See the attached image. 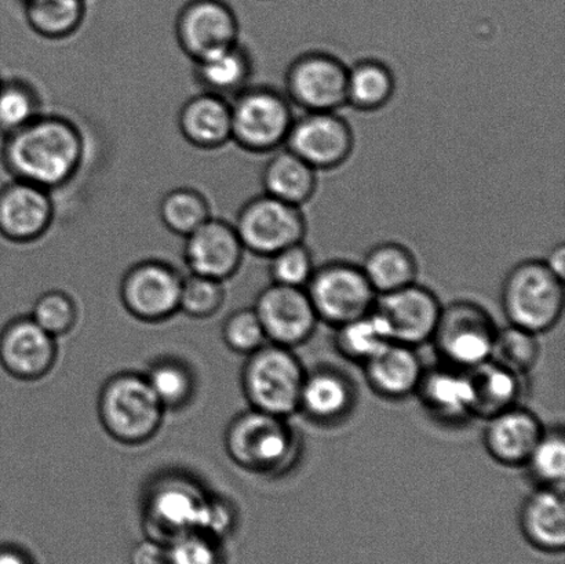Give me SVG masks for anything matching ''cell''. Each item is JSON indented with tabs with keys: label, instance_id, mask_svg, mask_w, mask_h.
I'll list each match as a JSON object with an SVG mask.
<instances>
[{
	"label": "cell",
	"instance_id": "d6986e66",
	"mask_svg": "<svg viewBox=\"0 0 565 564\" xmlns=\"http://www.w3.org/2000/svg\"><path fill=\"white\" fill-rule=\"evenodd\" d=\"M57 344L32 318L11 320L0 333V364L11 377L36 381L57 361Z\"/></svg>",
	"mask_w": 565,
	"mask_h": 564
},
{
	"label": "cell",
	"instance_id": "ee69618b",
	"mask_svg": "<svg viewBox=\"0 0 565 564\" xmlns=\"http://www.w3.org/2000/svg\"><path fill=\"white\" fill-rule=\"evenodd\" d=\"M0 564H35L30 554L13 545H0Z\"/></svg>",
	"mask_w": 565,
	"mask_h": 564
},
{
	"label": "cell",
	"instance_id": "52a82bcc",
	"mask_svg": "<svg viewBox=\"0 0 565 564\" xmlns=\"http://www.w3.org/2000/svg\"><path fill=\"white\" fill-rule=\"evenodd\" d=\"M497 330L494 318L484 307L458 300L441 308L430 342L443 364L469 372L490 361Z\"/></svg>",
	"mask_w": 565,
	"mask_h": 564
},
{
	"label": "cell",
	"instance_id": "3957f363",
	"mask_svg": "<svg viewBox=\"0 0 565 564\" xmlns=\"http://www.w3.org/2000/svg\"><path fill=\"white\" fill-rule=\"evenodd\" d=\"M564 300V279L553 274L544 259H524L503 279L501 306L509 324L536 336L561 322Z\"/></svg>",
	"mask_w": 565,
	"mask_h": 564
},
{
	"label": "cell",
	"instance_id": "277c9868",
	"mask_svg": "<svg viewBox=\"0 0 565 564\" xmlns=\"http://www.w3.org/2000/svg\"><path fill=\"white\" fill-rule=\"evenodd\" d=\"M307 369L291 348L267 342L247 357L242 386L252 408L290 418L298 413Z\"/></svg>",
	"mask_w": 565,
	"mask_h": 564
},
{
	"label": "cell",
	"instance_id": "ab89813d",
	"mask_svg": "<svg viewBox=\"0 0 565 564\" xmlns=\"http://www.w3.org/2000/svg\"><path fill=\"white\" fill-rule=\"evenodd\" d=\"M32 319L54 339L68 334L76 324L75 302L64 291L44 292L33 307Z\"/></svg>",
	"mask_w": 565,
	"mask_h": 564
},
{
	"label": "cell",
	"instance_id": "ac0fdd59",
	"mask_svg": "<svg viewBox=\"0 0 565 564\" xmlns=\"http://www.w3.org/2000/svg\"><path fill=\"white\" fill-rule=\"evenodd\" d=\"M184 240V262L191 274L224 281L241 269L246 251L234 223L212 217Z\"/></svg>",
	"mask_w": 565,
	"mask_h": 564
},
{
	"label": "cell",
	"instance_id": "74e56055",
	"mask_svg": "<svg viewBox=\"0 0 565 564\" xmlns=\"http://www.w3.org/2000/svg\"><path fill=\"white\" fill-rule=\"evenodd\" d=\"M224 281L191 274L182 279L180 311L188 317L204 319L213 317L224 306Z\"/></svg>",
	"mask_w": 565,
	"mask_h": 564
},
{
	"label": "cell",
	"instance_id": "8992f818",
	"mask_svg": "<svg viewBox=\"0 0 565 564\" xmlns=\"http://www.w3.org/2000/svg\"><path fill=\"white\" fill-rule=\"evenodd\" d=\"M294 105L269 86H248L231 99L232 142L250 153H273L285 147Z\"/></svg>",
	"mask_w": 565,
	"mask_h": 564
},
{
	"label": "cell",
	"instance_id": "60d3db41",
	"mask_svg": "<svg viewBox=\"0 0 565 564\" xmlns=\"http://www.w3.org/2000/svg\"><path fill=\"white\" fill-rule=\"evenodd\" d=\"M223 336L230 350L239 355H252L267 344V336L254 308L239 309L225 320Z\"/></svg>",
	"mask_w": 565,
	"mask_h": 564
},
{
	"label": "cell",
	"instance_id": "83f0119b",
	"mask_svg": "<svg viewBox=\"0 0 565 564\" xmlns=\"http://www.w3.org/2000/svg\"><path fill=\"white\" fill-rule=\"evenodd\" d=\"M262 182L267 195L301 207L315 195L318 170L287 148L278 149L265 163Z\"/></svg>",
	"mask_w": 565,
	"mask_h": 564
},
{
	"label": "cell",
	"instance_id": "9c48e42d",
	"mask_svg": "<svg viewBox=\"0 0 565 564\" xmlns=\"http://www.w3.org/2000/svg\"><path fill=\"white\" fill-rule=\"evenodd\" d=\"M245 251L270 258L307 235L301 207L267 195L254 196L239 209L234 223Z\"/></svg>",
	"mask_w": 565,
	"mask_h": 564
},
{
	"label": "cell",
	"instance_id": "6da1fadb",
	"mask_svg": "<svg viewBox=\"0 0 565 564\" xmlns=\"http://www.w3.org/2000/svg\"><path fill=\"white\" fill-rule=\"evenodd\" d=\"M86 157L81 127L64 115L42 114L14 135L3 138L0 160L11 179L50 192L71 184Z\"/></svg>",
	"mask_w": 565,
	"mask_h": 564
},
{
	"label": "cell",
	"instance_id": "b9f144b4",
	"mask_svg": "<svg viewBox=\"0 0 565 564\" xmlns=\"http://www.w3.org/2000/svg\"><path fill=\"white\" fill-rule=\"evenodd\" d=\"M221 541L206 534L190 532L171 540L168 564H225Z\"/></svg>",
	"mask_w": 565,
	"mask_h": 564
},
{
	"label": "cell",
	"instance_id": "30bf717a",
	"mask_svg": "<svg viewBox=\"0 0 565 564\" xmlns=\"http://www.w3.org/2000/svg\"><path fill=\"white\" fill-rule=\"evenodd\" d=\"M348 65L334 54L308 52L294 58L285 74V93L303 113H337L347 105Z\"/></svg>",
	"mask_w": 565,
	"mask_h": 564
},
{
	"label": "cell",
	"instance_id": "484cf974",
	"mask_svg": "<svg viewBox=\"0 0 565 564\" xmlns=\"http://www.w3.org/2000/svg\"><path fill=\"white\" fill-rule=\"evenodd\" d=\"M254 60L239 42L193 61V77L202 92L232 99L252 85Z\"/></svg>",
	"mask_w": 565,
	"mask_h": 564
},
{
	"label": "cell",
	"instance_id": "7bdbcfd3",
	"mask_svg": "<svg viewBox=\"0 0 565 564\" xmlns=\"http://www.w3.org/2000/svg\"><path fill=\"white\" fill-rule=\"evenodd\" d=\"M131 564H168V546L160 541L147 539L131 552Z\"/></svg>",
	"mask_w": 565,
	"mask_h": 564
},
{
	"label": "cell",
	"instance_id": "9a60e30c",
	"mask_svg": "<svg viewBox=\"0 0 565 564\" xmlns=\"http://www.w3.org/2000/svg\"><path fill=\"white\" fill-rule=\"evenodd\" d=\"M441 308L439 297L417 281L379 296L375 304V311L385 320L392 341L413 348L430 342Z\"/></svg>",
	"mask_w": 565,
	"mask_h": 564
},
{
	"label": "cell",
	"instance_id": "4fadbf2b",
	"mask_svg": "<svg viewBox=\"0 0 565 564\" xmlns=\"http://www.w3.org/2000/svg\"><path fill=\"white\" fill-rule=\"evenodd\" d=\"M351 125L338 113H303L296 116L285 148L315 170H331L345 163L353 151Z\"/></svg>",
	"mask_w": 565,
	"mask_h": 564
},
{
	"label": "cell",
	"instance_id": "bcb514c9",
	"mask_svg": "<svg viewBox=\"0 0 565 564\" xmlns=\"http://www.w3.org/2000/svg\"><path fill=\"white\" fill-rule=\"evenodd\" d=\"M20 2L22 6H26V4L39 2V0H20Z\"/></svg>",
	"mask_w": 565,
	"mask_h": 564
},
{
	"label": "cell",
	"instance_id": "f546056e",
	"mask_svg": "<svg viewBox=\"0 0 565 564\" xmlns=\"http://www.w3.org/2000/svg\"><path fill=\"white\" fill-rule=\"evenodd\" d=\"M396 79L385 63L375 58L358 61L348 66L347 105L362 113H374L391 102Z\"/></svg>",
	"mask_w": 565,
	"mask_h": 564
},
{
	"label": "cell",
	"instance_id": "d590c367",
	"mask_svg": "<svg viewBox=\"0 0 565 564\" xmlns=\"http://www.w3.org/2000/svg\"><path fill=\"white\" fill-rule=\"evenodd\" d=\"M540 358L539 336L513 324L497 330L491 361L527 377L539 364Z\"/></svg>",
	"mask_w": 565,
	"mask_h": 564
},
{
	"label": "cell",
	"instance_id": "7c38bea8",
	"mask_svg": "<svg viewBox=\"0 0 565 564\" xmlns=\"http://www.w3.org/2000/svg\"><path fill=\"white\" fill-rule=\"evenodd\" d=\"M239 19L225 0H188L174 24L177 44L192 63L239 42Z\"/></svg>",
	"mask_w": 565,
	"mask_h": 564
},
{
	"label": "cell",
	"instance_id": "d4e9b609",
	"mask_svg": "<svg viewBox=\"0 0 565 564\" xmlns=\"http://www.w3.org/2000/svg\"><path fill=\"white\" fill-rule=\"evenodd\" d=\"M177 126L193 148L217 151L232 142L231 99L207 92L198 93L182 104Z\"/></svg>",
	"mask_w": 565,
	"mask_h": 564
},
{
	"label": "cell",
	"instance_id": "7dc6e473",
	"mask_svg": "<svg viewBox=\"0 0 565 564\" xmlns=\"http://www.w3.org/2000/svg\"><path fill=\"white\" fill-rule=\"evenodd\" d=\"M0 82H2V76H0Z\"/></svg>",
	"mask_w": 565,
	"mask_h": 564
},
{
	"label": "cell",
	"instance_id": "cb8c5ba5",
	"mask_svg": "<svg viewBox=\"0 0 565 564\" xmlns=\"http://www.w3.org/2000/svg\"><path fill=\"white\" fill-rule=\"evenodd\" d=\"M362 368L370 390L387 401L415 395L426 369L417 348L398 342H391Z\"/></svg>",
	"mask_w": 565,
	"mask_h": 564
},
{
	"label": "cell",
	"instance_id": "603a6c76",
	"mask_svg": "<svg viewBox=\"0 0 565 564\" xmlns=\"http://www.w3.org/2000/svg\"><path fill=\"white\" fill-rule=\"evenodd\" d=\"M520 533L534 550L562 555L565 549V502L562 489L535 488L519 508Z\"/></svg>",
	"mask_w": 565,
	"mask_h": 564
},
{
	"label": "cell",
	"instance_id": "836d02e7",
	"mask_svg": "<svg viewBox=\"0 0 565 564\" xmlns=\"http://www.w3.org/2000/svg\"><path fill=\"white\" fill-rule=\"evenodd\" d=\"M44 114L41 93L25 77H2L0 82V138L24 129Z\"/></svg>",
	"mask_w": 565,
	"mask_h": 564
},
{
	"label": "cell",
	"instance_id": "ffe728a7",
	"mask_svg": "<svg viewBox=\"0 0 565 564\" xmlns=\"http://www.w3.org/2000/svg\"><path fill=\"white\" fill-rule=\"evenodd\" d=\"M358 400L351 375L334 366H319L307 370L298 413L320 427H334L352 416Z\"/></svg>",
	"mask_w": 565,
	"mask_h": 564
},
{
	"label": "cell",
	"instance_id": "7402d4cb",
	"mask_svg": "<svg viewBox=\"0 0 565 564\" xmlns=\"http://www.w3.org/2000/svg\"><path fill=\"white\" fill-rule=\"evenodd\" d=\"M415 395L437 423L458 427L475 418V395L469 373L456 368H426Z\"/></svg>",
	"mask_w": 565,
	"mask_h": 564
},
{
	"label": "cell",
	"instance_id": "2e32d148",
	"mask_svg": "<svg viewBox=\"0 0 565 564\" xmlns=\"http://www.w3.org/2000/svg\"><path fill=\"white\" fill-rule=\"evenodd\" d=\"M53 192L11 179L0 187V236L28 245L46 236L54 223Z\"/></svg>",
	"mask_w": 565,
	"mask_h": 564
},
{
	"label": "cell",
	"instance_id": "f6af8a7d",
	"mask_svg": "<svg viewBox=\"0 0 565 564\" xmlns=\"http://www.w3.org/2000/svg\"><path fill=\"white\" fill-rule=\"evenodd\" d=\"M546 267L552 270L553 274L557 275L558 278L564 279L565 274V247L563 243H558L555 247L547 253L544 259Z\"/></svg>",
	"mask_w": 565,
	"mask_h": 564
},
{
	"label": "cell",
	"instance_id": "5bb4252c",
	"mask_svg": "<svg viewBox=\"0 0 565 564\" xmlns=\"http://www.w3.org/2000/svg\"><path fill=\"white\" fill-rule=\"evenodd\" d=\"M268 342L286 348L312 339L320 322L307 290L273 284L259 292L254 306Z\"/></svg>",
	"mask_w": 565,
	"mask_h": 564
},
{
	"label": "cell",
	"instance_id": "ba28073f",
	"mask_svg": "<svg viewBox=\"0 0 565 564\" xmlns=\"http://www.w3.org/2000/svg\"><path fill=\"white\" fill-rule=\"evenodd\" d=\"M305 290L319 320L332 328L374 311L379 298L360 265L343 259L316 267Z\"/></svg>",
	"mask_w": 565,
	"mask_h": 564
},
{
	"label": "cell",
	"instance_id": "4dcf8cb0",
	"mask_svg": "<svg viewBox=\"0 0 565 564\" xmlns=\"http://www.w3.org/2000/svg\"><path fill=\"white\" fill-rule=\"evenodd\" d=\"M334 329L335 351L347 361L359 363L360 366L393 342L385 320L375 308L374 311Z\"/></svg>",
	"mask_w": 565,
	"mask_h": 564
},
{
	"label": "cell",
	"instance_id": "8fae6325",
	"mask_svg": "<svg viewBox=\"0 0 565 564\" xmlns=\"http://www.w3.org/2000/svg\"><path fill=\"white\" fill-rule=\"evenodd\" d=\"M182 279L179 269L160 259L137 263L121 279V302L142 322H162L180 311Z\"/></svg>",
	"mask_w": 565,
	"mask_h": 564
},
{
	"label": "cell",
	"instance_id": "f35d334b",
	"mask_svg": "<svg viewBox=\"0 0 565 564\" xmlns=\"http://www.w3.org/2000/svg\"><path fill=\"white\" fill-rule=\"evenodd\" d=\"M269 274L273 284L305 289L316 269L312 253L297 243L270 257Z\"/></svg>",
	"mask_w": 565,
	"mask_h": 564
},
{
	"label": "cell",
	"instance_id": "44dd1931",
	"mask_svg": "<svg viewBox=\"0 0 565 564\" xmlns=\"http://www.w3.org/2000/svg\"><path fill=\"white\" fill-rule=\"evenodd\" d=\"M545 425L530 408L519 405L486 419L483 445L492 460L508 468H524Z\"/></svg>",
	"mask_w": 565,
	"mask_h": 564
},
{
	"label": "cell",
	"instance_id": "e575fe53",
	"mask_svg": "<svg viewBox=\"0 0 565 564\" xmlns=\"http://www.w3.org/2000/svg\"><path fill=\"white\" fill-rule=\"evenodd\" d=\"M525 471L536 488L562 489L565 478V433L563 425L545 427L525 462Z\"/></svg>",
	"mask_w": 565,
	"mask_h": 564
},
{
	"label": "cell",
	"instance_id": "f1b7e54d",
	"mask_svg": "<svg viewBox=\"0 0 565 564\" xmlns=\"http://www.w3.org/2000/svg\"><path fill=\"white\" fill-rule=\"evenodd\" d=\"M360 268L379 296L413 285L418 276L417 258L397 242H382L371 247Z\"/></svg>",
	"mask_w": 565,
	"mask_h": 564
},
{
	"label": "cell",
	"instance_id": "8d00e7d4",
	"mask_svg": "<svg viewBox=\"0 0 565 564\" xmlns=\"http://www.w3.org/2000/svg\"><path fill=\"white\" fill-rule=\"evenodd\" d=\"M146 379L164 411H179L186 406L195 392L191 369L177 359H162L153 363Z\"/></svg>",
	"mask_w": 565,
	"mask_h": 564
},
{
	"label": "cell",
	"instance_id": "4316f807",
	"mask_svg": "<svg viewBox=\"0 0 565 564\" xmlns=\"http://www.w3.org/2000/svg\"><path fill=\"white\" fill-rule=\"evenodd\" d=\"M468 373L473 386L475 417L487 419L522 405L525 394L524 375L514 373L491 359Z\"/></svg>",
	"mask_w": 565,
	"mask_h": 564
},
{
	"label": "cell",
	"instance_id": "1f68e13d",
	"mask_svg": "<svg viewBox=\"0 0 565 564\" xmlns=\"http://www.w3.org/2000/svg\"><path fill=\"white\" fill-rule=\"evenodd\" d=\"M28 26L47 41H65L81 30L86 19V0H39L22 6Z\"/></svg>",
	"mask_w": 565,
	"mask_h": 564
},
{
	"label": "cell",
	"instance_id": "d6a6232c",
	"mask_svg": "<svg viewBox=\"0 0 565 564\" xmlns=\"http://www.w3.org/2000/svg\"><path fill=\"white\" fill-rule=\"evenodd\" d=\"M159 219L166 230L186 237L213 217L212 203L202 191L179 187L166 192L159 202Z\"/></svg>",
	"mask_w": 565,
	"mask_h": 564
},
{
	"label": "cell",
	"instance_id": "e0dca14e",
	"mask_svg": "<svg viewBox=\"0 0 565 564\" xmlns=\"http://www.w3.org/2000/svg\"><path fill=\"white\" fill-rule=\"evenodd\" d=\"M207 497L188 480H166L149 497L147 506L148 539L169 544L181 534L201 532Z\"/></svg>",
	"mask_w": 565,
	"mask_h": 564
},
{
	"label": "cell",
	"instance_id": "5b68a950",
	"mask_svg": "<svg viewBox=\"0 0 565 564\" xmlns=\"http://www.w3.org/2000/svg\"><path fill=\"white\" fill-rule=\"evenodd\" d=\"M98 414L110 438L124 445H142L158 434L164 407L146 375L120 373L104 384Z\"/></svg>",
	"mask_w": 565,
	"mask_h": 564
},
{
	"label": "cell",
	"instance_id": "7a4b0ae2",
	"mask_svg": "<svg viewBox=\"0 0 565 564\" xmlns=\"http://www.w3.org/2000/svg\"><path fill=\"white\" fill-rule=\"evenodd\" d=\"M302 439L287 418L250 408L232 419L225 449L248 472L281 477L302 457Z\"/></svg>",
	"mask_w": 565,
	"mask_h": 564
}]
</instances>
